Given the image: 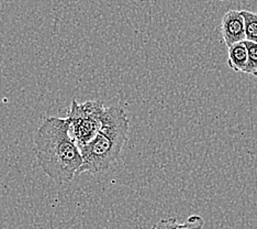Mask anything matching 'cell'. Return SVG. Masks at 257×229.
Instances as JSON below:
<instances>
[{
  "mask_svg": "<svg viewBox=\"0 0 257 229\" xmlns=\"http://www.w3.org/2000/svg\"><path fill=\"white\" fill-rule=\"evenodd\" d=\"M34 146L40 168L56 183L71 182L83 166V156L69 133L67 118H46L36 133Z\"/></svg>",
  "mask_w": 257,
  "mask_h": 229,
  "instance_id": "cell-1",
  "label": "cell"
},
{
  "mask_svg": "<svg viewBox=\"0 0 257 229\" xmlns=\"http://www.w3.org/2000/svg\"><path fill=\"white\" fill-rule=\"evenodd\" d=\"M130 121L121 106L106 107L102 126L91 142L80 149L83 166L77 175L83 173H102L118 160L127 140Z\"/></svg>",
  "mask_w": 257,
  "mask_h": 229,
  "instance_id": "cell-2",
  "label": "cell"
},
{
  "mask_svg": "<svg viewBox=\"0 0 257 229\" xmlns=\"http://www.w3.org/2000/svg\"><path fill=\"white\" fill-rule=\"evenodd\" d=\"M106 107L100 101L78 103L73 99L66 118L69 121L71 137L81 149L95 139L102 126Z\"/></svg>",
  "mask_w": 257,
  "mask_h": 229,
  "instance_id": "cell-3",
  "label": "cell"
},
{
  "mask_svg": "<svg viewBox=\"0 0 257 229\" xmlns=\"http://www.w3.org/2000/svg\"><path fill=\"white\" fill-rule=\"evenodd\" d=\"M221 33L225 45L229 46L246 40L245 22L241 10H229L222 18Z\"/></svg>",
  "mask_w": 257,
  "mask_h": 229,
  "instance_id": "cell-4",
  "label": "cell"
},
{
  "mask_svg": "<svg viewBox=\"0 0 257 229\" xmlns=\"http://www.w3.org/2000/svg\"><path fill=\"white\" fill-rule=\"evenodd\" d=\"M227 65L237 73H246L248 69V53L245 41L227 48Z\"/></svg>",
  "mask_w": 257,
  "mask_h": 229,
  "instance_id": "cell-5",
  "label": "cell"
},
{
  "mask_svg": "<svg viewBox=\"0 0 257 229\" xmlns=\"http://www.w3.org/2000/svg\"><path fill=\"white\" fill-rule=\"evenodd\" d=\"M245 22L246 41L257 43V14L248 10H241Z\"/></svg>",
  "mask_w": 257,
  "mask_h": 229,
  "instance_id": "cell-6",
  "label": "cell"
},
{
  "mask_svg": "<svg viewBox=\"0 0 257 229\" xmlns=\"http://www.w3.org/2000/svg\"><path fill=\"white\" fill-rule=\"evenodd\" d=\"M245 45H246L248 53L247 74H250L257 78V43L245 40Z\"/></svg>",
  "mask_w": 257,
  "mask_h": 229,
  "instance_id": "cell-7",
  "label": "cell"
},
{
  "mask_svg": "<svg viewBox=\"0 0 257 229\" xmlns=\"http://www.w3.org/2000/svg\"><path fill=\"white\" fill-rule=\"evenodd\" d=\"M204 220L199 215H191L183 224L175 225L174 229H203Z\"/></svg>",
  "mask_w": 257,
  "mask_h": 229,
  "instance_id": "cell-8",
  "label": "cell"
},
{
  "mask_svg": "<svg viewBox=\"0 0 257 229\" xmlns=\"http://www.w3.org/2000/svg\"><path fill=\"white\" fill-rule=\"evenodd\" d=\"M177 221L175 218H167V219H161L157 221L152 229H174L175 225Z\"/></svg>",
  "mask_w": 257,
  "mask_h": 229,
  "instance_id": "cell-9",
  "label": "cell"
}]
</instances>
